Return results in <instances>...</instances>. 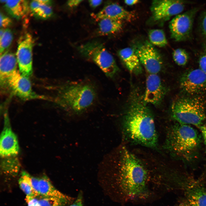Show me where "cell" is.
Wrapping results in <instances>:
<instances>
[{"mask_svg":"<svg viewBox=\"0 0 206 206\" xmlns=\"http://www.w3.org/2000/svg\"><path fill=\"white\" fill-rule=\"evenodd\" d=\"M120 160L115 181L123 202L149 201L163 190V178L153 175L127 149H123Z\"/></svg>","mask_w":206,"mask_h":206,"instance_id":"cell-1","label":"cell"},{"mask_svg":"<svg viewBox=\"0 0 206 206\" xmlns=\"http://www.w3.org/2000/svg\"><path fill=\"white\" fill-rule=\"evenodd\" d=\"M125 115L124 127L131 141L150 147H155L158 136L154 119L143 97L135 91L130 98Z\"/></svg>","mask_w":206,"mask_h":206,"instance_id":"cell-2","label":"cell"},{"mask_svg":"<svg viewBox=\"0 0 206 206\" xmlns=\"http://www.w3.org/2000/svg\"><path fill=\"white\" fill-rule=\"evenodd\" d=\"M96 97V88L91 83L85 81H71L60 88L55 101L66 111L78 114L91 107Z\"/></svg>","mask_w":206,"mask_h":206,"instance_id":"cell-3","label":"cell"},{"mask_svg":"<svg viewBox=\"0 0 206 206\" xmlns=\"http://www.w3.org/2000/svg\"><path fill=\"white\" fill-rule=\"evenodd\" d=\"M200 140L197 131L190 125L178 123L170 128L166 147L175 155L188 157L197 150Z\"/></svg>","mask_w":206,"mask_h":206,"instance_id":"cell-4","label":"cell"},{"mask_svg":"<svg viewBox=\"0 0 206 206\" xmlns=\"http://www.w3.org/2000/svg\"><path fill=\"white\" fill-rule=\"evenodd\" d=\"M205 108L204 104L199 99L181 98L173 103L172 116L179 123L200 127L206 119Z\"/></svg>","mask_w":206,"mask_h":206,"instance_id":"cell-5","label":"cell"},{"mask_svg":"<svg viewBox=\"0 0 206 206\" xmlns=\"http://www.w3.org/2000/svg\"><path fill=\"white\" fill-rule=\"evenodd\" d=\"M77 48L83 57L95 63L108 77H114L119 71L114 57L100 42L90 41Z\"/></svg>","mask_w":206,"mask_h":206,"instance_id":"cell-6","label":"cell"},{"mask_svg":"<svg viewBox=\"0 0 206 206\" xmlns=\"http://www.w3.org/2000/svg\"><path fill=\"white\" fill-rule=\"evenodd\" d=\"M142 65L149 74H157L163 65L161 56L150 42L145 41L137 45L134 49Z\"/></svg>","mask_w":206,"mask_h":206,"instance_id":"cell-7","label":"cell"},{"mask_svg":"<svg viewBox=\"0 0 206 206\" xmlns=\"http://www.w3.org/2000/svg\"><path fill=\"white\" fill-rule=\"evenodd\" d=\"M197 9L175 16L169 25L171 37L176 41L185 40L190 37Z\"/></svg>","mask_w":206,"mask_h":206,"instance_id":"cell-8","label":"cell"},{"mask_svg":"<svg viewBox=\"0 0 206 206\" xmlns=\"http://www.w3.org/2000/svg\"><path fill=\"white\" fill-rule=\"evenodd\" d=\"M185 4L178 0H156L152 2L150 10L155 21H166L176 16L184 10Z\"/></svg>","mask_w":206,"mask_h":206,"instance_id":"cell-9","label":"cell"},{"mask_svg":"<svg viewBox=\"0 0 206 206\" xmlns=\"http://www.w3.org/2000/svg\"><path fill=\"white\" fill-rule=\"evenodd\" d=\"M34 40L32 36L26 34L18 44L16 54L19 72L29 77L33 72L32 49Z\"/></svg>","mask_w":206,"mask_h":206,"instance_id":"cell-10","label":"cell"},{"mask_svg":"<svg viewBox=\"0 0 206 206\" xmlns=\"http://www.w3.org/2000/svg\"><path fill=\"white\" fill-rule=\"evenodd\" d=\"M28 78L17 70L10 77L6 86L9 87L15 95L24 100L44 98V97L37 94L33 91Z\"/></svg>","mask_w":206,"mask_h":206,"instance_id":"cell-11","label":"cell"},{"mask_svg":"<svg viewBox=\"0 0 206 206\" xmlns=\"http://www.w3.org/2000/svg\"><path fill=\"white\" fill-rule=\"evenodd\" d=\"M182 90L190 95L197 94L206 90V74L200 68L186 72L181 78Z\"/></svg>","mask_w":206,"mask_h":206,"instance_id":"cell-12","label":"cell"},{"mask_svg":"<svg viewBox=\"0 0 206 206\" xmlns=\"http://www.w3.org/2000/svg\"><path fill=\"white\" fill-rule=\"evenodd\" d=\"M166 93L161 80L157 74H149L146 80V89L143 97L146 104L159 105L163 101Z\"/></svg>","mask_w":206,"mask_h":206,"instance_id":"cell-13","label":"cell"},{"mask_svg":"<svg viewBox=\"0 0 206 206\" xmlns=\"http://www.w3.org/2000/svg\"><path fill=\"white\" fill-rule=\"evenodd\" d=\"M94 16V18L99 21L103 19H109L122 21H130L135 17L132 12L114 3L106 5Z\"/></svg>","mask_w":206,"mask_h":206,"instance_id":"cell-14","label":"cell"},{"mask_svg":"<svg viewBox=\"0 0 206 206\" xmlns=\"http://www.w3.org/2000/svg\"><path fill=\"white\" fill-rule=\"evenodd\" d=\"M0 140L1 157L3 158L13 157L18 154L19 150L18 139L9 126L4 127Z\"/></svg>","mask_w":206,"mask_h":206,"instance_id":"cell-15","label":"cell"},{"mask_svg":"<svg viewBox=\"0 0 206 206\" xmlns=\"http://www.w3.org/2000/svg\"><path fill=\"white\" fill-rule=\"evenodd\" d=\"M0 55V85L3 88L6 87L10 77L17 70L18 64L16 56L11 52L6 51Z\"/></svg>","mask_w":206,"mask_h":206,"instance_id":"cell-16","label":"cell"},{"mask_svg":"<svg viewBox=\"0 0 206 206\" xmlns=\"http://www.w3.org/2000/svg\"><path fill=\"white\" fill-rule=\"evenodd\" d=\"M118 54L131 73L136 75L142 73V65L134 49L130 47L122 49L118 51Z\"/></svg>","mask_w":206,"mask_h":206,"instance_id":"cell-17","label":"cell"},{"mask_svg":"<svg viewBox=\"0 0 206 206\" xmlns=\"http://www.w3.org/2000/svg\"><path fill=\"white\" fill-rule=\"evenodd\" d=\"M39 188L40 195L43 197H55L74 201L72 198L63 194L55 188L46 176L39 178Z\"/></svg>","mask_w":206,"mask_h":206,"instance_id":"cell-18","label":"cell"},{"mask_svg":"<svg viewBox=\"0 0 206 206\" xmlns=\"http://www.w3.org/2000/svg\"><path fill=\"white\" fill-rule=\"evenodd\" d=\"M5 7L7 12L13 17L19 19L27 13L29 9L27 1L6 0Z\"/></svg>","mask_w":206,"mask_h":206,"instance_id":"cell-19","label":"cell"},{"mask_svg":"<svg viewBox=\"0 0 206 206\" xmlns=\"http://www.w3.org/2000/svg\"><path fill=\"white\" fill-rule=\"evenodd\" d=\"M98 32L101 36L110 35L120 31L122 27V21L109 19L99 20Z\"/></svg>","mask_w":206,"mask_h":206,"instance_id":"cell-20","label":"cell"},{"mask_svg":"<svg viewBox=\"0 0 206 206\" xmlns=\"http://www.w3.org/2000/svg\"><path fill=\"white\" fill-rule=\"evenodd\" d=\"M30 7L33 14L39 18L46 19L50 17L53 13L50 6L40 3L37 0L32 1Z\"/></svg>","mask_w":206,"mask_h":206,"instance_id":"cell-21","label":"cell"},{"mask_svg":"<svg viewBox=\"0 0 206 206\" xmlns=\"http://www.w3.org/2000/svg\"><path fill=\"white\" fill-rule=\"evenodd\" d=\"M188 200L191 206H206V190L200 188L193 189L188 194Z\"/></svg>","mask_w":206,"mask_h":206,"instance_id":"cell-22","label":"cell"},{"mask_svg":"<svg viewBox=\"0 0 206 206\" xmlns=\"http://www.w3.org/2000/svg\"><path fill=\"white\" fill-rule=\"evenodd\" d=\"M14 157L5 158L1 165L3 173L11 176H15L18 174L20 165L18 161Z\"/></svg>","mask_w":206,"mask_h":206,"instance_id":"cell-23","label":"cell"},{"mask_svg":"<svg viewBox=\"0 0 206 206\" xmlns=\"http://www.w3.org/2000/svg\"><path fill=\"white\" fill-rule=\"evenodd\" d=\"M148 36L150 42L153 45L163 47L166 46L168 43L165 33L162 29H151L148 32Z\"/></svg>","mask_w":206,"mask_h":206,"instance_id":"cell-24","label":"cell"},{"mask_svg":"<svg viewBox=\"0 0 206 206\" xmlns=\"http://www.w3.org/2000/svg\"><path fill=\"white\" fill-rule=\"evenodd\" d=\"M31 176L26 172H23L18 183L20 187L26 195V196L35 198L37 196L32 187Z\"/></svg>","mask_w":206,"mask_h":206,"instance_id":"cell-25","label":"cell"},{"mask_svg":"<svg viewBox=\"0 0 206 206\" xmlns=\"http://www.w3.org/2000/svg\"><path fill=\"white\" fill-rule=\"evenodd\" d=\"M43 197L38 200L41 206H64L74 201L55 197Z\"/></svg>","mask_w":206,"mask_h":206,"instance_id":"cell-26","label":"cell"},{"mask_svg":"<svg viewBox=\"0 0 206 206\" xmlns=\"http://www.w3.org/2000/svg\"><path fill=\"white\" fill-rule=\"evenodd\" d=\"M172 56L175 62L179 66H184L187 63L189 56L186 51L181 48L175 49L173 53Z\"/></svg>","mask_w":206,"mask_h":206,"instance_id":"cell-27","label":"cell"},{"mask_svg":"<svg viewBox=\"0 0 206 206\" xmlns=\"http://www.w3.org/2000/svg\"><path fill=\"white\" fill-rule=\"evenodd\" d=\"M11 30L8 28L5 29L2 35L0 37V53L1 54L10 45L13 39Z\"/></svg>","mask_w":206,"mask_h":206,"instance_id":"cell-28","label":"cell"},{"mask_svg":"<svg viewBox=\"0 0 206 206\" xmlns=\"http://www.w3.org/2000/svg\"><path fill=\"white\" fill-rule=\"evenodd\" d=\"M200 27L202 35L206 43V11L202 15Z\"/></svg>","mask_w":206,"mask_h":206,"instance_id":"cell-29","label":"cell"},{"mask_svg":"<svg viewBox=\"0 0 206 206\" xmlns=\"http://www.w3.org/2000/svg\"><path fill=\"white\" fill-rule=\"evenodd\" d=\"M11 20L9 18L0 13V26L1 28L3 29L11 25Z\"/></svg>","mask_w":206,"mask_h":206,"instance_id":"cell-30","label":"cell"},{"mask_svg":"<svg viewBox=\"0 0 206 206\" xmlns=\"http://www.w3.org/2000/svg\"><path fill=\"white\" fill-rule=\"evenodd\" d=\"M39 178L31 176V180L32 187L36 196L40 195L39 188Z\"/></svg>","mask_w":206,"mask_h":206,"instance_id":"cell-31","label":"cell"},{"mask_svg":"<svg viewBox=\"0 0 206 206\" xmlns=\"http://www.w3.org/2000/svg\"><path fill=\"white\" fill-rule=\"evenodd\" d=\"M25 200L27 206H41L38 200L35 198L26 196Z\"/></svg>","mask_w":206,"mask_h":206,"instance_id":"cell-32","label":"cell"},{"mask_svg":"<svg viewBox=\"0 0 206 206\" xmlns=\"http://www.w3.org/2000/svg\"><path fill=\"white\" fill-rule=\"evenodd\" d=\"M200 68L206 74V55L202 56L199 59Z\"/></svg>","mask_w":206,"mask_h":206,"instance_id":"cell-33","label":"cell"},{"mask_svg":"<svg viewBox=\"0 0 206 206\" xmlns=\"http://www.w3.org/2000/svg\"><path fill=\"white\" fill-rule=\"evenodd\" d=\"M68 206H83L82 195L79 194L75 200Z\"/></svg>","mask_w":206,"mask_h":206,"instance_id":"cell-34","label":"cell"},{"mask_svg":"<svg viewBox=\"0 0 206 206\" xmlns=\"http://www.w3.org/2000/svg\"><path fill=\"white\" fill-rule=\"evenodd\" d=\"M83 0H72L68 1L67 2V5L71 8H75L78 7Z\"/></svg>","mask_w":206,"mask_h":206,"instance_id":"cell-35","label":"cell"},{"mask_svg":"<svg viewBox=\"0 0 206 206\" xmlns=\"http://www.w3.org/2000/svg\"><path fill=\"white\" fill-rule=\"evenodd\" d=\"M102 0H90L88 1L90 6L93 9H95L100 5L102 3Z\"/></svg>","mask_w":206,"mask_h":206,"instance_id":"cell-36","label":"cell"},{"mask_svg":"<svg viewBox=\"0 0 206 206\" xmlns=\"http://www.w3.org/2000/svg\"><path fill=\"white\" fill-rule=\"evenodd\" d=\"M200 128L204 140L206 151V125H202L200 126Z\"/></svg>","mask_w":206,"mask_h":206,"instance_id":"cell-37","label":"cell"},{"mask_svg":"<svg viewBox=\"0 0 206 206\" xmlns=\"http://www.w3.org/2000/svg\"><path fill=\"white\" fill-rule=\"evenodd\" d=\"M140 1L138 0H125L124 3L127 5L131 6L136 5L139 3Z\"/></svg>","mask_w":206,"mask_h":206,"instance_id":"cell-38","label":"cell"},{"mask_svg":"<svg viewBox=\"0 0 206 206\" xmlns=\"http://www.w3.org/2000/svg\"><path fill=\"white\" fill-rule=\"evenodd\" d=\"M37 1L41 3L50 6L52 3V1L49 0H37Z\"/></svg>","mask_w":206,"mask_h":206,"instance_id":"cell-39","label":"cell"},{"mask_svg":"<svg viewBox=\"0 0 206 206\" xmlns=\"http://www.w3.org/2000/svg\"><path fill=\"white\" fill-rule=\"evenodd\" d=\"M180 206H191L189 203L187 204L186 203H181Z\"/></svg>","mask_w":206,"mask_h":206,"instance_id":"cell-40","label":"cell"}]
</instances>
